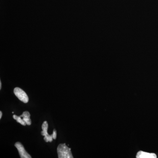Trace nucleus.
Listing matches in <instances>:
<instances>
[{
    "mask_svg": "<svg viewBox=\"0 0 158 158\" xmlns=\"http://www.w3.org/2000/svg\"><path fill=\"white\" fill-rule=\"evenodd\" d=\"M157 156L155 154L150 153L143 151L138 152L136 158H156Z\"/></svg>",
    "mask_w": 158,
    "mask_h": 158,
    "instance_id": "nucleus-4",
    "label": "nucleus"
},
{
    "mask_svg": "<svg viewBox=\"0 0 158 158\" xmlns=\"http://www.w3.org/2000/svg\"><path fill=\"white\" fill-rule=\"evenodd\" d=\"M15 146L17 148L19 154L21 158H31V156L26 151L22 144L19 142H17L15 144Z\"/></svg>",
    "mask_w": 158,
    "mask_h": 158,
    "instance_id": "nucleus-3",
    "label": "nucleus"
},
{
    "mask_svg": "<svg viewBox=\"0 0 158 158\" xmlns=\"http://www.w3.org/2000/svg\"><path fill=\"white\" fill-rule=\"evenodd\" d=\"M21 117H23V120H24L27 125H31V120L30 116L31 114L28 111H25L23 113L22 115L20 116Z\"/></svg>",
    "mask_w": 158,
    "mask_h": 158,
    "instance_id": "nucleus-5",
    "label": "nucleus"
},
{
    "mask_svg": "<svg viewBox=\"0 0 158 158\" xmlns=\"http://www.w3.org/2000/svg\"><path fill=\"white\" fill-rule=\"evenodd\" d=\"M14 93L15 96L21 101L25 103H27L29 101V98L27 95V93L22 89L19 88H15Z\"/></svg>",
    "mask_w": 158,
    "mask_h": 158,
    "instance_id": "nucleus-2",
    "label": "nucleus"
},
{
    "mask_svg": "<svg viewBox=\"0 0 158 158\" xmlns=\"http://www.w3.org/2000/svg\"><path fill=\"white\" fill-rule=\"evenodd\" d=\"M2 89V82L0 81V89Z\"/></svg>",
    "mask_w": 158,
    "mask_h": 158,
    "instance_id": "nucleus-10",
    "label": "nucleus"
},
{
    "mask_svg": "<svg viewBox=\"0 0 158 158\" xmlns=\"http://www.w3.org/2000/svg\"><path fill=\"white\" fill-rule=\"evenodd\" d=\"M52 136L53 138L54 139H56L57 137V132L56 129H54L53 131V132L52 134Z\"/></svg>",
    "mask_w": 158,
    "mask_h": 158,
    "instance_id": "nucleus-8",
    "label": "nucleus"
},
{
    "mask_svg": "<svg viewBox=\"0 0 158 158\" xmlns=\"http://www.w3.org/2000/svg\"><path fill=\"white\" fill-rule=\"evenodd\" d=\"M13 117L14 119L17 121V122L19 123L22 125L26 126V125H27V123H26L23 120V118H22L20 116H16V115H14L13 116Z\"/></svg>",
    "mask_w": 158,
    "mask_h": 158,
    "instance_id": "nucleus-7",
    "label": "nucleus"
},
{
    "mask_svg": "<svg viewBox=\"0 0 158 158\" xmlns=\"http://www.w3.org/2000/svg\"><path fill=\"white\" fill-rule=\"evenodd\" d=\"M2 111L0 112V119L2 118Z\"/></svg>",
    "mask_w": 158,
    "mask_h": 158,
    "instance_id": "nucleus-9",
    "label": "nucleus"
},
{
    "mask_svg": "<svg viewBox=\"0 0 158 158\" xmlns=\"http://www.w3.org/2000/svg\"><path fill=\"white\" fill-rule=\"evenodd\" d=\"M58 157L59 158H73L71 151V148H69L65 143L59 144L57 148Z\"/></svg>",
    "mask_w": 158,
    "mask_h": 158,
    "instance_id": "nucleus-1",
    "label": "nucleus"
},
{
    "mask_svg": "<svg viewBox=\"0 0 158 158\" xmlns=\"http://www.w3.org/2000/svg\"><path fill=\"white\" fill-rule=\"evenodd\" d=\"M48 123L47 122L44 121L42 125V129L43 131H41V134L42 136H46L49 135L48 133Z\"/></svg>",
    "mask_w": 158,
    "mask_h": 158,
    "instance_id": "nucleus-6",
    "label": "nucleus"
}]
</instances>
